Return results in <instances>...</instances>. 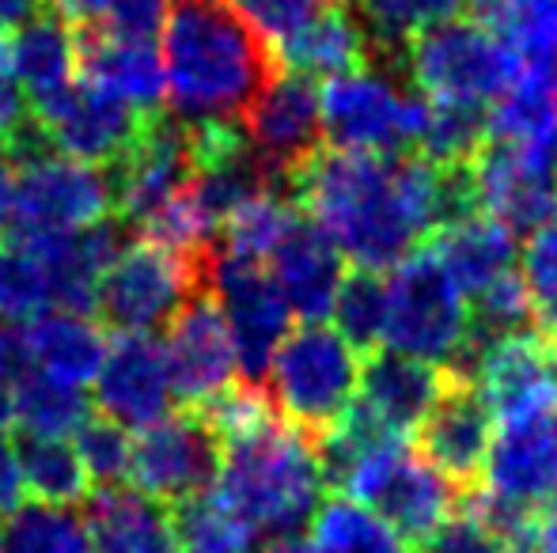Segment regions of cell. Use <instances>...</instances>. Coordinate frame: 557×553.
Returning a JSON list of instances; mask_svg holds the SVG:
<instances>
[{
	"label": "cell",
	"instance_id": "6da1fadb",
	"mask_svg": "<svg viewBox=\"0 0 557 553\" xmlns=\"http://www.w3.org/2000/svg\"><path fill=\"white\" fill-rule=\"evenodd\" d=\"M285 193L352 269L398 266L447 224L478 213L474 171L436 167L425 155L319 148Z\"/></svg>",
	"mask_w": 557,
	"mask_h": 553
},
{
	"label": "cell",
	"instance_id": "7a4b0ae2",
	"mask_svg": "<svg viewBox=\"0 0 557 553\" xmlns=\"http://www.w3.org/2000/svg\"><path fill=\"white\" fill-rule=\"evenodd\" d=\"M171 111L178 122H243L281 73L273 50L227 0H171L163 35Z\"/></svg>",
	"mask_w": 557,
	"mask_h": 553
},
{
	"label": "cell",
	"instance_id": "3957f363",
	"mask_svg": "<svg viewBox=\"0 0 557 553\" xmlns=\"http://www.w3.org/2000/svg\"><path fill=\"white\" fill-rule=\"evenodd\" d=\"M323 463L315 443L277 414L221 443L213 497L255 539H293L323 508Z\"/></svg>",
	"mask_w": 557,
	"mask_h": 553
},
{
	"label": "cell",
	"instance_id": "277c9868",
	"mask_svg": "<svg viewBox=\"0 0 557 553\" xmlns=\"http://www.w3.org/2000/svg\"><path fill=\"white\" fill-rule=\"evenodd\" d=\"M360 353L323 323H304L277 345L265 372V399L273 414L311 443L326 440L360 391Z\"/></svg>",
	"mask_w": 557,
	"mask_h": 553
},
{
	"label": "cell",
	"instance_id": "5b68a950",
	"mask_svg": "<svg viewBox=\"0 0 557 553\" xmlns=\"http://www.w3.org/2000/svg\"><path fill=\"white\" fill-rule=\"evenodd\" d=\"M383 349L436 364V368H451L459 376L474 372L467 296L459 292L429 243L391 266Z\"/></svg>",
	"mask_w": 557,
	"mask_h": 553
},
{
	"label": "cell",
	"instance_id": "8992f818",
	"mask_svg": "<svg viewBox=\"0 0 557 553\" xmlns=\"http://www.w3.org/2000/svg\"><path fill=\"white\" fill-rule=\"evenodd\" d=\"M331 489L372 512L410 550H418L462 501V489H455L433 463L413 455L406 440L395 436L360 448Z\"/></svg>",
	"mask_w": 557,
	"mask_h": 553
},
{
	"label": "cell",
	"instance_id": "52a82bcc",
	"mask_svg": "<svg viewBox=\"0 0 557 553\" xmlns=\"http://www.w3.org/2000/svg\"><path fill=\"white\" fill-rule=\"evenodd\" d=\"M520 73L516 53L490 27L467 15L425 30L403 58V76H410L425 103L485 114L508 96Z\"/></svg>",
	"mask_w": 557,
	"mask_h": 553
},
{
	"label": "cell",
	"instance_id": "ba28073f",
	"mask_svg": "<svg viewBox=\"0 0 557 553\" xmlns=\"http://www.w3.org/2000/svg\"><path fill=\"white\" fill-rule=\"evenodd\" d=\"M209 254L183 259L152 239L122 247L99 280L96 323L117 334H152L171 326L186 300L209 292Z\"/></svg>",
	"mask_w": 557,
	"mask_h": 553
},
{
	"label": "cell",
	"instance_id": "9c48e42d",
	"mask_svg": "<svg viewBox=\"0 0 557 553\" xmlns=\"http://www.w3.org/2000/svg\"><path fill=\"white\" fill-rule=\"evenodd\" d=\"M323 137L342 152L406 155L418 152L425 103L403 96L387 76L349 73L323 84Z\"/></svg>",
	"mask_w": 557,
	"mask_h": 553
},
{
	"label": "cell",
	"instance_id": "30bf717a",
	"mask_svg": "<svg viewBox=\"0 0 557 553\" xmlns=\"http://www.w3.org/2000/svg\"><path fill=\"white\" fill-rule=\"evenodd\" d=\"M216 474H221V436L198 410L178 406L175 414L137 432L125 481H133L137 493L178 508L194 497L213 493Z\"/></svg>",
	"mask_w": 557,
	"mask_h": 553
},
{
	"label": "cell",
	"instance_id": "8fae6325",
	"mask_svg": "<svg viewBox=\"0 0 557 553\" xmlns=\"http://www.w3.org/2000/svg\"><path fill=\"white\" fill-rule=\"evenodd\" d=\"M209 292L221 303L227 330L235 341L239 379L247 387H262L277 345L288 338V311L285 296L277 292L265 262L232 259L213 247L209 254Z\"/></svg>",
	"mask_w": 557,
	"mask_h": 553
},
{
	"label": "cell",
	"instance_id": "7c38bea8",
	"mask_svg": "<svg viewBox=\"0 0 557 553\" xmlns=\"http://www.w3.org/2000/svg\"><path fill=\"white\" fill-rule=\"evenodd\" d=\"M12 228L30 231H81L114 221V193L107 171L76 163L61 152L15 163Z\"/></svg>",
	"mask_w": 557,
	"mask_h": 553
},
{
	"label": "cell",
	"instance_id": "4fadbf2b",
	"mask_svg": "<svg viewBox=\"0 0 557 553\" xmlns=\"http://www.w3.org/2000/svg\"><path fill=\"white\" fill-rule=\"evenodd\" d=\"M114 193V221L122 228H140L152 221L171 198L190 186L194 178V155H190V134L186 122L175 114H148L140 137L117 163L107 167Z\"/></svg>",
	"mask_w": 557,
	"mask_h": 553
},
{
	"label": "cell",
	"instance_id": "5bb4252c",
	"mask_svg": "<svg viewBox=\"0 0 557 553\" xmlns=\"http://www.w3.org/2000/svg\"><path fill=\"white\" fill-rule=\"evenodd\" d=\"M30 114L42 126L53 152L103 171L129 152L148 118L145 111H137L125 99H117L88 80H76L73 88L61 91L50 103L30 106Z\"/></svg>",
	"mask_w": 557,
	"mask_h": 553
},
{
	"label": "cell",
	"instance_id": "9a60e30c",
	"mask_svg": "<svg viewBox=\"0 0 557 553\" xmlns=\"http://www.w3.org/2000/svg\"><path fill=\"white\" fill-rule=\"evenodd\" d=\"M319 91L323 88L308 76L277 73L243 118V134L277 183V190H285L288 178L323 148V96Z\"/></svg>",
	"mask_w": 557,
	"mask_h": 553
},
{
	"label": "cell",
	"instance_id": "2e32d148",
	"mask_svg": "<svg viewBox=\"0 0 557 553\" xmlns=\"http://www.w3.org/2000/svg\"><path fill=\"white\" fill-rule=\"evenodd\" d=\"M168 368L175 387L178 406L198 410L224 394L227 387L243 384L239 361H235V341L227 330V318L213 292H198L183 303L168 326Z\"/></svg>",
	"mask_w": 557,
	"mask_h": 553
},
{
	"label": "cell",
	"instance_id": "e0dca14e",
	"mask_svg": "<svg viewBox=\"0 0 557 553\" xmlns=\"http://www.w3.org/2000/svg\"><path fill=\"white\" fill-rule=\"evenodd\" d=\"M478 399L497 425L528 417H554L557 410V356L539 334H512L485 345L470 372Z\"/></svg>",
	"mask_w": 557,
	"mask_h": 553
},
{
	"label": "cell",
	"instance_id": "ac0fdd59",
	"mask_svg": "<svg viewBox=\"0 0 557 553\" xmlns=\"http://www.w3.org/2000/svg\"><path fill=\"white\" fill-rule=\"evenodd\" d=\"M168 349L152 334H117L96 376V410L122 428H148L171 414Z\"/></svg>",
	"mask_w": 557,
	"mask_h": 553
},
{
	"label": "cell",
	"instance_id": "d6986e66",
	"mask_svg": "<svg viewBox=\"0 0 557 553\" xmlns=\"http://www.w3.org/2000/svg\"><path fill=\"white\" fill-rule=\"evenodd\" d=\"M490 432H493L490 410L478 399L470 376L455 372L447 391L441 394V402L433 406V414L421 420L418 443L425 451V463H433L455 489L470 493V489L482 486L485 455H490V443H493Z\"/></svg>",
	"mask_w": 557,
	"mask_h": 553
},
{
	"label": "cell",
	"instance_id": "ffe728a7",
	"mask_svg": "<svg viewBox=\"0 0 557 553\" xmlns=\"http://www.w3.org/2000/svg\"><path fill=\"white\" fill-rule=\"evenodd\" d=\"M451 376V368H436V364L380 349L360 364L357 410L372 417L387 436L406 440L410 432H418L421 420L433 414Z\"/></svg>",
	"mask_w": 557,
	"mask_h": 553
},
{
	"label": "cell",
	"instance_id": "44dd1931",
	"mask_svg": "<svg viewBox=\"0 0 557 553\" xmlns=\"http://www.w3.org/2000/svg\"><path fill=\"white\" fill-rule=\"evenodd\" d=\"M265 269H270L277 292L285 296L288 311L304 323H323L331 315L337 288L345 280V259L304 213L273 247Z\"/></svg>",
	"mask_w": 557,
	"mask_h": 553
},
{
	"label": "cell",
	"instance_id": "7402d4cb",
	"mask_svg": "<svg viewBox=\"0 0 557 553\" xmlns=\"http://www.w3.org/2000/svg\"><path fill=\"white\" fill-rule=\"evenodd\" d=\"M15 338H20L23 364L42 372L53 384L76 387V391L96 384L107 349H111L107 326H99L88 315H65V311H46V315L30 318Z\"/></svg>",
	"mask_w": 557,
	"mask_h": 553
},
{
	"label": "cell",
	"instance_id": "603a6c76",
	"mask_svg": "<svg viewBox=\"0 0 557 553\" xmlns=\"http://www.w3.org/2000/svg\"><path fill=\"white\" fill-rule=\"evenodd\" d=\"M91 553H183L168 504L137 489H99L84 504Z\"/></svg>",
	"mask_w": 557,
	"mask_h": 553
},
{
	"label": "cell",
	"instance_id": "cb8c5ba5",
	"mask_svg": "<svg viewBox=\"0 0 557 553\" xmlns=\"http://www.w3.org/2000/svg\"><path fill=\"white\" fill-rule=\"evenodd\" d=\"M15 76L27 96V106L50 103L61 91L81 80V46H76V23L65 12L42 0L27 23L12 30Z\"/></svg>",
	"mask_w": 557,
	"mask_h": 553
},
{
	"label": "cell",
	"instance_id": "d4e9b609",
	"mask_svg": "<svg viewBox=\"0 0 557 553\" xmlns=\"http://www.w3.org/2000/svg\"><path fill=\"white\" fill-rule=\"evenodd\" d=\"M281 73L308 76V80H337V76L364 73L372 68L375 53L368 35L360 30L357 15L349 12L345 0H337L326 12H319L308 27L296 30L288 42L273 50Z\"/></svg>",
	"mask_w": 557,
	"mask_h": 553
},
{
	"label": "cell",
	"instance_id": "484cf974",
	"mask_svg": "<svg viewBox=\"0 0 557 553\" xmlns=\"http://www.w3.org/2000/svg\"><path fill=\"white\" fill-rule=\"evenodd\" d=\"M76 46H81V80L125 99L137 111H163L168 73L156 46H125L99 35L96 23H76Z\"/></svg>",
	"mask_w": 557,
	"mask_h": 553
},
{
	"label": "cell",
	"instance_id": "4316f807",
	"mask_svg": "<svg viewBox=\"0 0 557 553\" xmlns=\"http://www.w3.org/2000/svg\"><path fill=\"white\" fill-rule=\"evenodd\" d=\"M429 247L462 296H478L493 280L516 269V236L500 221L485 216L482 209L441 228L429 239Z\"/></svg>",
	"mask_w": 557,
	"mask_h": 553
},
{
	"label": "cell",
	"instance_id": "83f0119b",
	"mask_svg": "<svg viewBox=\"0 0 557 553\" xmlns=\"http://www.w3.org/2000/svg\"><path fill=\"white\" fill-rule=\"evenodd\" d=\"M345 4L372 42V53L391 65H403L406 50L425 30L470 12V0H345Z\"/></svg>",
	"mask_w": 557,
	"mask_h": 553
},
{
	"label": "cell",
	"instance_id": "f1b7e54d",
	"mask_svg": "<svg viewBox=\"0 0 557 553\" xmlns=\"http://www.w3.org/2000/svg\"><path fill=\"white\" fill-rule=\"evenodd\" d=\"M470 12L516 53L523 73H557V0H470Z\"/></svg>",
	"mask_w": 557,
	"mask_h": 553
},
{
	"label": "cell",
	"instance_id": "f546056e",
	"mask_svg": "<svg viewBox=\"0 0 557 553\" xmlns=\"http://www.w3.org/2000/svg\"><path fill=\"white\" fill-rule=\"evenodd\" d=\"M12 443H15V458H20L23 493H30V501L65 512L73 504H88L91 478L84 470L73 443L27 436V432H12Z\"/></svg>",
	"mask_w": 557,
	"mask_h": 553
},
{
	"label": "cell",
	"instance_id": "4dcf8cb0",
	"mask_svg": "<svg viewBox=\"0 0 557 553\" xmlns=\"http://www.w3.org/2000/svg\"><path fill=\"white\" fill-rule=\"evenodd\" d=\"M8 402H12L15 432L46 436V440L76 436V428L91 414V402L84 399V391L53 384V379H46L30 364H20V372L12 379V391H8Z\"/></svg>",
	"mask_w": 557,
	"mask_h": 553
},
{
	"label": "cell",
	"instance_id": "1f68e13d",
	"mask_svg": "<svg viewBox=\"0 0 557 553\" xmlns=\"http://www.w3.org/2000/svg\"><path fill=\"white\" fill-rule=\"evenodd\" d=\"M53 311L50 274L20 231H0V318L27 326Z\"/></svg>",
	"mask_w": 557,
	"mask_h": 553
},
{
	"label": "cell",
	"instance_id": "d6a6232c",
	"mask_svg": "<svg viewBox=\"0 0 557 553\" xmlns=\"http://www.w3.org/2000/svg\"><path fill=\"white\" fill-rule=\"evenodd\" d=\"M331 315L337 318V334L360 353V361L383 349L387 330V277L372 269H352L345 274Z\"/></svg>",
	"mask_w": 557,
	"mask_h": 553
},
{
	"label": "cell",
	"instance_id": "836d02e7",
	"mask_svg": "<svg viewBox=\"0 0 557 553\" xmlns=\"http://www.w3.org/2000/svg\"><path fill=\"white\" fill-rule=\"evenodd\" d=\"M308 535L326 553H413L387 524H380L372 512L352 504L349 497L323 501Z\"/></svg>",
	"mask_w": 557,
	"mask_h": 553
},
{
	"label": "cell",
	"instance_id": "e575fe53",
	"mask_svg": "<svg viewBox=\"0 0 557 553\" xmlns=\"http://www.w3.org/2000/svg\"><path fill=\"white\" fill-rule=\"evenodd\" d=\"M0 553H91V542L73 512L30 501L12 512Z\"/></svg>",
	"mask_w": 557,
	"mask_h": 553
},
{
	"label": "cell",
	"instance_id": "d590c367",
	"mask_svg": "<svg viewBox=\"0 0 557 553\" xmlns=\"http://www.w3.org/2000/svg\"><path fill=\"white\" fill-rule=\"evenodd\" d=\"M76 455H81L88 478L99 481V489H114L129 478L133 440L117 420L91 410L88 420L76 428Z\"/></svg>",
	"mask_w": 557,
	"mask_h": 553
},
{
	"label": "cell",
	"instance_id": "8d00e7d4",
	"mask_svg": "<svg viewBox=\"0 0 557 553\" xmlns=\"http://www.w3.org/2000/svg\"><path fill=\"white\" fill-rule=\"evenodd\" d=\"M520 277H523V285H528L539 330L546 334L557 323V216L528 236Z\"/></svg>",
	"mask_w": 557,
	"mask_h": 553
},
{
	"label": "cell",
	"instance_id": "74e56055",
	"mask_svg": "<svg viewBox=\"0 0 557 553\" xmlns=\"http://www.w3.org/2000/svg\"><path fill=\"white\" fill-rule=\"evenodd\" d=\"M337 0H232L235 12L247 20V27L262 38L270 50H277L281 42L296 35L300 27H308L319 12H326Z\"/></svg>",
	"mask_w": 557,
	"mask_h": 553
},
{
	"label": "cell",
	"instance_id": "f35d334b",
	"mask_svg": "<svg viewBox=\"0 0 557 553\" xmlns=\"http://www.w3.org/2000/svg\"><path fill=\"white\" fill-rule=\"evenodd\" d=\"M413 553H508V542H505V535H497L474 508H470L467 493H462L459 508H455Z\"/></svg>",
	"mask_w": 557,
	"mask_h": 553
},
{
	"label": "cell",
	"instance_id": "ab89813d",
	"mask_svg": "<svg viewBox=\"0 0 557 553\" xmlns=\"http://www.w3.org/2000/svg\"><path fill=\"white\" fill-rule=\"evenodd\" d=\"M168 4L171 0H114L96 27L111 42L152 46L156 35L163 30V23H168Z\"/></svg>",
	"mask_w": 557,
	"mask_h": 553
},
{
	"label": "cell",
	"instance_id": "60d3db41",
	"mask_svg": "<svg viewBox=\"0 0 557 553\" xmlns=\"http://www.w3.org/2000/svg\"><path fill=\"white\" fill-rule=\"evenodd\" d=\"M23 478H20V458H15L12 432L0 428V512H15L23 504Z\"/></svg>",
	"mask_w": 557,
	"mask_h": 553
},
{
	"label": "cell",
	"instance_id": "b9f144b4",
	"mask_svg": "<svg viewBox=\"0 0 557 553\" xmlns=\"http://www.w3.org/2000/svg\"><path fill=\"white\" fill-rule=\"evenodd\" d=\"M508 553H557V512L528 519L508 539Z\"/></svg>",
	"mask_w": 557,
	"mask_h": 553
},
{
	"label": "cell",
	"instance_id": "7bdbcfd3",
	"mask_svg": "<svg viewBox=\"0 0 557 553\" xmlns=\"http://www.w3.org/2000/svg\"><path fill=\"white\" fill-rule=\"evenodd\" d=\"M23 364L20 353V338H15L8 326H0V428H12V402H8V391H12V379Z\"/></svg>",
	"mask_w": 557,
	"mask_h": 553
},
{
	"label": "cell",
	"instance_id": "ee69618b",
	"mask_svg": "<svg viewBox=\"0 0 557 553\" xmlns=\"http://www.w3.org/2000/svg\"><path fill=\"white\" fill-rule=\"evenodd\" d=\"M30 118L27 96H23L20 80H0V148L15 137V129Z\"/></svg>",
	"mask_w": 557,
	"mask_h": 553
},
{
	"label": "cell",
	"instance_id": "f6af8a7d",
	"mask_svg": "<svg viewBox=\"0 0 557 553\" xmlns=\"http://www.w3.org/2000/svg\"><path fill=\"white\" fill-rule=\"evenodd\" d=\"M42 0H0V30H15L38 12Z\"/></svg>",
	"mask_w": 557,
	"mask_h": 553
},
{
	"label": "cell",
	"instance_id": "bcb514c9",
	"mask_svg": "<svg viewBox=\"0 0 557 553\" xmlns=\"http://www.w3.org/2000/svg\"><path fill=\"white\" fill-rule=\"evenodd\" d=\"M12 201H15V167L4 155V148H0V231H4V221L12 216Z\"/></svg>",
	"mask_w": 557,
	"mask_h": 553
},
{
	"label": "cell",
	"instance_id": "7dc6e473",
	"mask_svg": "<svg viewBox=\"0 0 557 553\" xmlns=\"http://www.w3.org/2000/svg\"><path fill=\"white\" fill-rule=\"evenodd\" d=\"M270 553H326V550L315 546V542H311V535H293V539L270 542Z\"/></svg>",
	"mask_w": 557,
	"mask_h": 553
},
{
	"label": "cell",
	"instance_id": "c3c4849f",
	"mask_svg": "<svg viewBox=\"0 0 557 553\" xmlns=\"http://www.w3.org/2000/svg\"><path fill=\"white\" fill-rule=\"evenodd\" d=\"M0 80H20V76H15V50H12V30H0Z\"/></svg>",
	"mask_w": 557,
	"mask_h": 553
},
{
	"label": "cell",
	"instance_id": "681fc988",
	"mask_svg": "<svg viewBox=\"0 0 557 553\" xmlns=\"http://www.w3.org/2000/svg\"><path fill=\"white\" fill-rule=\"evenodd\" d=\"M543 338H546V345H550V349H554V356H557V323L543 334Z\"/></svg>",
	"mask_w": 557,
	"mask_h": 553
},
{
	"label": "cell",
	"instance_id": "f907efd6",
	"mask_svg": "<svg viewBox=\"0 0 557 553\" xmlns=\"http://www.w3.org/2000/svg\"><path fill=\"white\" fill-rule=\"evenodd\" d=\"M224 553H262V550H258V542H250V546H239V550H224Z\"/></svg>",
	"mask_w": 557,
	"mask_h": 553
},
{
	"label": "cell",
	"instance_id": "816d5d0a",
	"mask_svg": "<svg viewBox=\"0 0 557 553\" xmlns=\"http://www.w3.org/2000/svg\"><path fill=\"white\" fill-rule=\"evenodd\" d=\"M0 546H4V527H0Z\"/></svg>",
	"mask_w": 557,
	"mask_h": 553
},
{
	"label": "cell",
	"instance_id": "f5cc1de1",
	"mask_svg": "<svg viewBox=\"0 0 557 553\" xmlns=\"http://www.w3.org/2000/svg\"><path fill=\"white\" fill-rule=\"evenodd\" d=\"M554 428H557V410H554Z\"/></svg>",
	"mask_w": 557,
	"mask_h": 553
}]
</instances>
